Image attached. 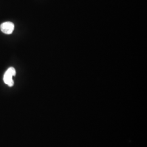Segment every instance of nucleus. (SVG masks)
<instances>
[{
  "label": "nucleus",
  "mask_w": 147,
  "mask_h": 147,
  "mask_svg": "<svg viewBox=\"0 0 147 147\" xmlns=\"http://www.w3.org/2000/svg\"><path fill=\"white\" fill-rule=\"evenodd\" d=\"M0 28L3 33L11 34L14 30V25L11 22H5L1 25Z\"/></svg>",
  "instance_id": "obj_2"
},
{
  "label": "nucleus",
  "mask_w": 147,
  "mask_h": 147,
  "mask_svg": "<svg viewBox=\"0 0 147 147\" xmlns=\"http://www.w3.org/2000/svg\"><path fill=\"white\" fill-rule=\"evenodd\" d=\"M16 70L14 68L10 67L7 69L3 76V81L5 84L9 87H12L14 85V81L13 76H16Z\"/></svg>",
  "instance_id": "obj_1"
}]
</instances>
